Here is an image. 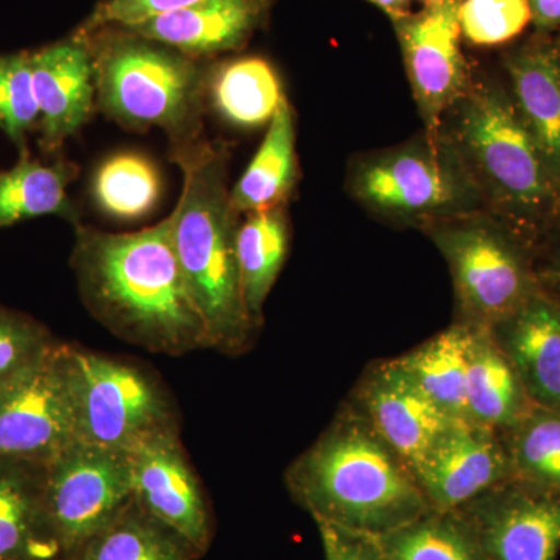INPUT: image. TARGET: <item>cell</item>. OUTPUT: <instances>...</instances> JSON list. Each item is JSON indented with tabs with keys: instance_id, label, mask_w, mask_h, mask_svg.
<instances>
[{
	"instance_id": "cell-1",
	"label": "cell",
	"mask_w": 560,
	"mask_h": 560,
	"mask_svg": "<svg viewBox=\"0 0 560 560\" xmlns=\"http://www.w3.org/2000/svg\"><path fill=\"white\" fill-rule=\"evenodd\" d=\"M70 264L88 311L116 337L167 355L212 349L176 256L172 215L128 234L77 223Z\"/></svg>"
},
{
	"instance_id": "cell-2",
	"label": "cell",
	"mask_w": 560,
	"mask_h": 560,
	"mask_svg": "<svg viewBox=\"0 0 560 560\" xmlns=\"http://www.w3.org/2000/svg\"><path fill=\"white\" fill-rule=\"evenodd\" d=\"M451 143L490 215L534 248L560 232V191L512 101L503 73L471 69L469 83L442 116Z\"/></svg>"
},
{
	"instance_id": "cell-3",
	"label": "cell",
	"mask_w": 560,
	"mask_h": 560,
	"mask_svg": "<svg viewBox=\"0 0 560 560\" xmlns=\"http://www.w3.org/2000/svg\"><path fill=\"white\" fill-rule=\"evenodd\" d=\"M313 521L382 537L431 511L415 471L348 400L285 471Z\"/></svg>"
},
{
	"instance_id": "cell-4",
	"label": "cell",
	"mask_w": 560,
	"mask_h": 560,
	"mask_svg": "<svg viewBox=\"0 0 560 560\" xmlns=\"http://www.w3.org/2000/svg\"><path fill=\"white\" fill-rule=\"evenodd\" d=\"M183 173L178 205L171 213L173 245L212 349L241 355L256 329L243 302L237 264L238 213L231 205L230 150L200 142L171 150Z\"/></svg>"
},
{
	"instance_id": "cell-5",
	"label": "cell",
	"mask_w": 560,
	"mask_h": 560,
	"mask_svg": "<svg viewBox=\"0 0 560 560\" xmlns=\"http://www.w3.org/2000/svg\"><path fill=\"white\" fill-rule=\"evenodd\" d=\"M80 38L94 60L95 105L108 119L132 131L158 128L171 150L200 142L209 108L205 61L127 28H101Z\"/></svg>"
},
{
	"instance_id": "cell-6",
	"label": "cell",
	"mask_w": 560,
	"mask_h": 560,
	"mask_svg": "<svg viewBox=\"0 0 560 560\" xmlns=\"http://www.w3.org/2000/svg\"><path fill=\"white\" fill-rule=\"evenodd\" d=\"M346 189L374 219L397 230L422 231L485 210L451 143L425 130L400 145L353 158Z\"/></svg>"
},
{
	"instance_id": "cell-7",
	"label": "cell",
	"mask_w": 560,
	"mask_h": 560,
	"mask_svg": "<svg viewBox=\"0 0 560 560\" xmlns=\"http://www.w3.org/2000/svg\"><path fill=\"white\" fill-rule=\"evenodd\" d=\"M422 232L451 270L456 323L490 329L541 290L536 248L485 210L436 221Z\"/></svg>"
},
{
	"instance_id": "cell-8",
	"label": "cell",
	"mask_w": 560,
	"mask_h": 560,
	"mask_svg": "<svg viewBox=\"0 0 560 560\" xmlns=\"http://www.w3.org/2000/svg\"><path fill=\"white\" fill-rule=\"evenodd\" d=\"M77 441L131 453L143 442L179 430L172 397L138 364L65 345Z\"/></svg>"
},
{
	"instance_id": "cell-9",
	"label": "cell",
	"mask_w": 560,
	"mask_h": 560,
	"mask_svg": "<svg viewBox=\"0 0 560 560\" xmlns=\"http://www.w3.org/2000/svg\"><path fill=\"white\" fill-rule=\"evenodd\" d=\"M47 522L65 558H72L135 500L130 453L73 442L44 464Z\"/></svg>"
},
{
	"instance_id": "cell-10",
	"label": "cell",
	"mask_w": 560,
	"mask_h": 560,
	"mask_svg": "<svg viewBox=\"0 0 560 560\" xmlns=\"http://www.w3.org/2000/svg\"><path fill=\"white\" fill-rule=\"evenodd\" d=\"M77 442L65 345L0 388V458L46 464Z\"/></svg>"
},
{
	"instance_id": "cell-11",
	"label": "cell",
	"mask_w": 560,
	"mask_h": 560,
	"mask_svg": "<svg viewBox=\"0 0 560 560\" xmlns=\"http://www.w3.org/2000/svg\"><path fill=\"white\" fill-rule=\"evenodd\" d=\"M460 0L423 5L393 18L423 130L436 135L442 116L466 90L471 66L460 50Z\"/></svg>"
},
{
	"instance_id": "cell-12",
	"label": "cell",
	"mask_w": 560,
	"mask_h": 560,
	"mask_svg": "<svg viewBox=\"0 0 560 560\" xmlns=\"http://www.w3.org/2000/svg\"><path fill=\"white\" fill-rule=\"evenodd\" d=\"M458 511L488 560H556L560 493L501 482Z\"/></svg>"
},
{
	"instance_id": "cell-13",
	"label": "cell",
	"mask_w": 560,
	"mask_h": 560,
	"mask_svg": "<svg viewBox=\"0 0 560 560\" xmlns=\"http://www.w3.org/2000/svg\"><path fill=\"white\" fill-rule=\"evenodd\" d=\"M348 401L412 471L442 431L456 420L427 397L397 359L372 361Z\"/></svg>"
},
{
	"instance_id": "cell-14",
	"label": "cell",
	"mask_w": 560,
	"mask_h": 560,
	"mask_svg": "<svg viewBox=\"0 0 560 560\" xmlns=\"http://www.w3.org/2000/svg\"><path fill=\"white\" fill-rule=\"evenodd\" d=\"M433 511H455L501 482L512 480L511 460L499 431L470 420H452L416 467Z\"/></svg>"
},
{
	"instance_id": "cell-15",
	"label": "cell",
	"mask_w": 560,
	"mask_h": 560,
	"mask_svg": "<svg viewBox=\"0 0 560 560\" xmlns=\"http://www.w3.org/2000/svg\"><path fill=\"white\" fill-rule=\"evenodd\" d=\"M130 455L135 500L202 555L210 544L209 508L179 430L151 438Z\"/></svg>"
},
{
	"instance_id": "cell-16",
	"label": "cell",
	"mask_w": 560,
	"mask_h": 560,
	"mask_svg": "<svg viewBox=\"0 0 560 560\" xmlns=\"http://www.w3.org/2000/svg\"><path fill=\"white\" fill-rule=\"evenodd\" d=\"M33 90L39 109V147L57 153L90 121L95 105L94 60L75 33L31 50Z\"/></svg>"
},
{
	"instance_id": "cell-17",
	"label": "cell",
	"mask_w": 560,
	"mask_h": 560,
	"mask_svg": "<svg viewBox=\"0 0 560 560\" xmlns=\"http://www.w3.org/2000/svg\"><path fill=\"white\" fill-rule=\"evenodd\" d=\"M518 113L560 191V36L534 32L501 57Z\"/></svg>"
},
{
	"instance_id": "cell-18",
	"label": "cell",
	"mask_w": 560,
	"mask_h": 560,
	"mask_svg": "<svg viewBox=\"0 0 560 560\" xmlns=\"http://www.w3.org/2000/svg\"><path fill=\"white\" fill-rule=\"evenodd\" d=\"M272 0H198L127 31L171 46L198 61L242 50L267 24Z\"/></svg>"
},
{
	"instance_id": "cell-19",
	"label": "cell",
	"mask_w": 560,
	"mask_h": 560,
	"mask_svg": "<svg viewBox=\"0 0 560 560\" xmlns=\"http://www.w3.org/2000/svg\"><path fill=\"white\" fill-rule=\"evenodd\" d=\"M489 330L529 400L560 411V302L540 290Z\"/></svg>"
},
{
	"instance_id": "cell-20",
	"label": "cell",
	"mask_w": 560,
	"mask_h": 560,
	"mask_svg": "<svg viewBox=\"0 0 560 560\" xmlns=\"http://www.w3.org/2000/svg\"><path fill=\"white\" fill-rule=\"evenodd\" d=\"M44 464L0 458V560H54L62 555L47 522Z\"/></svg>"
},
{
	"instance_id": "cell-21",
	"label": "cell",
	"mask_w": 560,
	"mask_h": 560,
	"mask_svg": "<svg viewBox=\"0 0 560 560\" xmlns=\"http://www.w3.org/2000/svg\"><path fill=\"white\" fill-rule=\"evenodd\" d=\"M470 327V326H469ZM467 420L504 433L534 407L489 329L470 327Z\"/></svg>"
},
{
	"instance_id": "cell-22",
	"label": "cell",
	"mask_w": 560,
	"mask_h": 560,
	"mask_svg": "<svg viewBox=\"0 0 560 560\" xmlns=\"http://www.w3.org/2000/svg\"><path fill=\"white\" fill-rule=\"evenodd\" d=\"M296 116L289 98L280 103L256 156L231 189V205L238 215L287 208L296 187Z\"/></svg>"
},
{
	"instance_id": "cell-23",
	"label": "cell",
	"mask_w": 560,
	"mask_h": 560,
	"mask_svg": "<svg viewBox=\"0 0 560 560\" xmlns=\"http://www.w3.org/2000/svg\"><path fill=\"white\" fill-rule=\"evenodd\" d=\"M285 98L278 70L265 58L238 57L209 66L208 106L232 127L253 130L270 124Z\"/></svg>"
},
{
	"instance_id": "cell-24",
	"label": "cell",
	"mask_w": 560,
	"mask_h": 560,
	"mask_svg": "<svg viewBox=\"0 0 560 560\" xmlns=\"http://www.w3.org/2000/svg\"><path fill=\"white\" fill-rule=\"evenodd\" d=\"M79 165L66 160L44 164L28 151L9 171L0 172V228L39 217H61L75 226L80 213L68 194Z\"/></svg>"
},
{
	"instance_id": "cell-25",
	"label": "cell",
	"mask_w": 560,
	"mask_h": 560,
	"mask_svg": "<svg viewBox=\"0 0 560 560\" xmlns=\"http://www.w3.org/2000/svg\"><path fill=\"white\" fill-rule=\"evenodd\" d=\"M290 248L285 208L253 212L237 232V264L243 302L256 329L264 323V305L275 287Z\"/></svg>"
},
{
	"instance_id": "cell-26",
	"label": "cell",
	"mask_w": 560,
	"mask_h": 560,
	"mask_svg": "<svg viewBox=\"0 0 560 560\" xmlns=\"http://www.w3.org/2000/svg\"><path fill=\"white\" fill-rule=\"evenodd\" d=\"M470 335L469 326L455 320L447 329L397 357L427 397L456 420H467Z\"/></svg>"
},
{
	"instance_id": "cell-27",
	"label": "cell",
	"mask_w": 560,
	"mask_h": 560,
	"mask_svg": "<svg viewBox=\"0 0 560 560\" xmlns=\"http://www.w3.org/2000/svg\"><path fill=\"white\" fill-rule=\"evenodd\" d=\"M198 555L179 534L132 500L68 560H194Z\"/></svg>"
},
{
	"instance_id": "cell-28",
	"label": "cell",
	"mask_w": 560,
	"mask_h": 560,
	"mask_svg": "<svg viewBox=\"0 0 560 560\" xmlns=\"http://www.w3.org/2000/svg\"><path fill=\"white\" fill-rule=\"evenodd\" d=\"M91 190L105 215L120 221L140 220L161 200V173L150 158L138 151H120L98 165Z\"/></svg>"
},
{
	"instance_id": "cell-29",
	"label": "cell",
	"mask_w": 560,
	"mask_h": 560,
	"mask_svg": "<svg viewBox=\"0 0 560 560\" xmlns=\"http://www.w3.org/2000/svg\"><path fill=\"white\" fill-rule=\"evenodd\" d=\"M377 540L386 560H488L458 511L431 510Z\"/></svg>"
},
{
	"instance_id": "cell-30",
	"label": "cell",
	"mask_w": 560,
	"mask_h": 560,
	"mask_svg": "<svg viewBox=\"0 0 560 560\" xmlns=\"http://www.w3.org/2000/svg\"><path fill=\"white\" fill-rule=\"evenodd\" d=\"M501 436L510 455L512 480L560 493V411L534 405Z\"/></svg>"
},
{
	"instance_id": "cell-31",
	"label": "cell",
	"mask_w": 560,
	"mask_h": 560,
	"mask_svg": "<svg viewBox=\"0 0 560 560\" xmlns=\"http://www.w3.org/2000/svg\"><path fill=\"white\" fill-rule=\"evenodd\" d=\"M38 125L31 50L0 55V130L24 153L28 135Z\"/></svg>"
},
{
	"instance_id": "cell-32",
	"label": "cell",
	"mask_w": 560,
	"mask_h": 560,
	"mask_svg": "<svg viewBox=\"0 0 560 560\" xmlns=\"http://www.w3.org/2000/svg\"><path fill=\"white\" fill-rule=\"evenodd\" d=\"M460 35L477 47L510 46L533 25L528 0H460Z\"/></svg>"
},
{
	"instance_id": "cell-33",
	"label": "cell",
	"mask_w": 560,
	"mask_h": 560,
	"mask_svg": "<svg viewBox=\"0 0 560 560\" xmlns=\"http://www.w3.org/2000/svg\"><path fill=\"white\" fill-rule=\"evenodd\" d=\"M55 345L49 330L31 316L0 307V388L35 366Z\"/></svg>"
},
{
	"instance_id": "cell-34",
	"label": "cell",
	"mask_w": 560,
	"mask_h": 560,
	"mask_svg": "<svg viewBox=\"0 0 560 560\" xmlns=\"http://www.w3.org/2000/svg\"><path fill=\"white\" fill-rule=\"evenodd\" d=\"M198 0H97L75 35L88 36L106 27H128L189 7Z\"/></svg>"
},
{
	"instance_id": "cell-35",
	"label": "cell",
	"mask_w": 560,
	"mask_h": 560,
	"mask_svg": "<svg viewBox=\"0 0 560 560\" xmlns=\"http://www.w3.org/2000/svg\"><path fill=\"white\" fill-rule=\"evenodd\" d=\"M326 560H386L377 537L315 522Z\"/></svg>"
},
{
	"instance_id": "cell-36",
	"label": "cell",
	"mask_w": 560,
	"mask_h": 560,
	"mask_svg": "<svg viewBox=\"0 0 560 560\" xmlns=\"http://www.w3.org/2000/svg\"><path fill=\"white\" fill-rule=\"evenodd\" d=\"M534 265L541 291L560 302V232L536 249Z\"/></svg>"
},
{
	"instance_id": "cell-37",
	"label": "cell",
	"mask_w": 560,
	"mask_h": 560,
	"mask_svg": "<svg viewBox=\"0 0 560 560\" xmlns=\"http://www.w3.org/2000/svg\"><path fill=\"white\" fill-rule=\"evenodd\" d=\"M534 32L556 35L560 32V0H528Z\"/></svg>"
},
{
	"instance_id": "cell-38",
	"label": "cell",
	"mask_w": 560,
	"mask_h": 560,
	"mask_svg": "<svg viewBox=\"0 0 560 560\" xmlns=\"http://www.w3.org/2000/svg\"><path fill=\"white\" fill-rule=\"evenodd\" d=\"M375 7L388 14L389 20L393 18L404 16L411 13V5L415 0H370Z\"/></svg>"
},
{
	"instance_id": "cell-39",
	"label": "cell",
	"mask_w": 560,
	"mask_h": 560,
	"mask_svg": "<svg viewBox=\"0 0 560 560\" xmlns=\"http://www.w3.org/2000/svg\"><path fill=\"white\" fill-rule=\"evenodd\" d=\"M423 5H433V3L451 2V0H420Z\"/></svg>"
},
{
	"instance_id": "cell-40",
	"label": "cell",
	"mask_w": 560,
	"mask_h": 560,
	"mask_svg": "<svg viewBox=\"0 0 560 560\" xmlns=\"http://www.w3.org/2000/svg\"><path fill=\"white\" fill-rule=\"evenodd\" d=\"M559 36H560V32H559Z\"/></svg>"
}]
</instances>
